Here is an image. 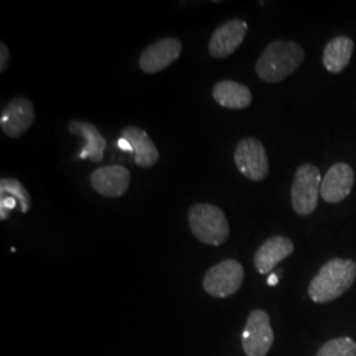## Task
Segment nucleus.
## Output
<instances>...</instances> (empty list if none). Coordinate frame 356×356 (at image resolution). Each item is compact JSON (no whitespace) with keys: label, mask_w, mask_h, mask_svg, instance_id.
<instances>
[{"label":"nucleus","mask_w":356,"mask_h":356,"mask_svg":"<svg viewBox=\"0 0 356 356\" xmlns=\"http://www.w3.org/2000/svg\"><path fill=\"white\" fill-rule=\"evenodd\" d=\"M317 356H356V342L348 337L331 339L319 348Z\"/></svg>","instance_id":"19"},{"label":"nucleus","mask_w":356,"mask_h":356,"mask_svg":"<svg viewBox=\"0 0 356 356\" xmlns=\"http://www.w3.org/2000/svg\"><path fill=\"white\" fill-rule=\"evenodd\" d=\"M294 251V244L286 236H272L263 243L254 256V268L259 273L267 275L280 264L284 259L291 256Z\"/></svg>","instance_id":"13"},{"label":"nucleus","mask_w":356,"mask_h":356,"mask_svg":"<svg viewBox=\"0 0 356 356\" xmlns=\"http://www.w3.org/2000/svg\"><path fill=\"white\" fill-rule=\"evenodd\" d=\"M354 49H355V44L350 38L337 36L331 38L325 47L323 58H322L327 72L334 74L343 72L351 61Z\"/></svg>","instance_id":"17"},{"label":"nucleus","mask_w":356,"mask_h":356,"mask_svg":"<svg viewBox=\"0 0 356 356\" xmlns=\"http://www.w3.org/2000/svg\"><path fill=\"white\" fill-rule=\"evenodd\" d=\"M10 65V51L4 42H0V73H4Z\"/></svg>","instance_id":"20"},{"label":"nucleus","mask_w":356,"mask_h":356,"mask_svg":"<svg viewBox=\"0 0 356 356\" xmlns=\"http://www.w3.org/2000/svg\"><path fill=\"white\" fill-rule=\"evenodd\" d=\"M118 145H119V148H120V149H123V151H126V152H134V149H132L131 144H129L126 139H123V138H120V139H119V141H118Z\"/></svg>","instance_id":"21"},{"label":"nucleus","mask_w":356,"mask_h":356,"mask_svg":"<svg viewBox=\"0 0 356 356\" xmlns=\"http://www.w3.org/2000/svg\"><path fill=\"white\" fill-rule=\"evenodd\" d=\"M248 26L244 20L232 19L218 26L209 42V53L213 58H226L242 45Z\"/></svg>","instance_id":"11"},{"label":"nucleus","mask_w":356,"mask_h":356,"mask_svg":"<svg viewBox=\"0 0 356 356\" xmlns=\"http://www.w3.org/2000/svg\"><path fill=\"white\" fill-rule=\"evenodd\" d=\"M213 98L218 104L229 110H243L252 102L251 90L235 81L218 82L213 89Z\"/></svg>","instance_id":"16"},{"label":"nucleus","mask_w":356,"mask_h":356,"mask_svg":"<svg viewBox=\"0 0 356 356\" xmlns=\"http://www.w3.org/2000/svg\"><path fill=\"white\" fill-rule=\"evenodd\" d=\"M356 279L355 261L350 259H331L319 269L309 284V297L313 302L327 304L347 292Z\"/></svg>","instance_id":"2"},{"label":"nucleus","mask_w":356,"mask_h":356,"mask_svg":"<svg viewBox=\"0 0 356 356\" xmlns=\"http://www.w3.org/2000/svg\"><path fill=\"white\" fill-rule=\"evenodd\" d=\"M69 132L85 139V147L78 154L79 159H89L92 163H101L103 153L107 147V141L101 135L98 128L90 122L72 120L67 124Z\"/></svg>","instance_id":"14"},{"label":"nucleus","mask_w":356,"mask_h":356,"mask_svg":"<svg viewBox=\"0 0 356 356\" xmlns=\"http://www.w3.org/2000/svg\"><path fill=\"white\" fill-rule=\"evenodd\" d=\"M90 184L102 197L119 198L131 185V173L126 166H101L91 173Z\"/></svg>","instance_id":"10"},{"label":"nucleus","mask_w":356,"mask_h":356,"mask_svg":"<svg viewBox=\"0 0 356 356\" xmlns=\"http://www.w3.org/2000/svg\"><path fill=\"white\" fill-rule=\"evenodd\" d=\"M0 195H10L16 201H19L20 211L24 214L29 211L32 206L29 193L16 178L3 177L0 179Z\"/></svg>","instance_id":"18"},{"label":"nucleus","mask_w":356,"mask_h":356,"mask_svg":"<svg viewBox=\"0 0 356 356\" xmlns=\"http://www.w3.org/2000/svg\"><path fill=\"white\" fill-rule=\"evenodd\" d=\"M321 172L313 164L300 166L293 179L292 206L298 216H307L314 213L321 195Z\"/></svg>","instance_id":"4"},{"label":"nucleus","mask_w":356,"mask_h":356,"mask_svg":"<svg viewBox=\"0 0 356 356\" xmlns=\"http://www.w3.org/2000/svg\"><path fill=\"white\" fill-rule=\"evenodd\" d=\"M122 138L131 144L135 153V163L141 168H151L159 161L160 153L148 134L139 127H127L122 131Z\"/></svg>","instance_id":"15"},{"label":"nucleus","mask_w":356,"mask_h":356,"mask_svg":"<svg viewBox=\"0 0 356 356\" xmlns=\"http://www.w3.org/2000/svg\"><path fill=\"white\" fill-rule=\"evenodd\" d=\"M35 118L33 103L24 97H17L4 107L0 118V127L7 136L16 139L32 127Z\"/></svg>","instance_id":"8"},{"label":"nucleus","mask_w":356,"mask_h":356,"mask_svg":"<svg viewBox=\"0 0 356 356\" xmlns=\"http://www.w3.org/2000/svg\"><path fill=\"white\" fill-rule=\"evenodd\" d=\"M277 282H279V277H277V275L270 273V276H269V279H268V285L273 286V285H276Z\"/></svg>","instance_id":"22"},{"label":"nucleus","mask_w":356,"mask_h":356,"mask_svg":"<svg viewBox=\"0 0 356 356\" xmlns=\"http://www.w3.org/2000/svg\"><path fill=\"white\" fill-rule=\"evenodd\" d=\"M191 234L207 245H222L229 239V227L223 210L216 204H197L188 214Z\"/></svg>","instance_id":"3"},{"label":"nucleus","mask_w":356,"mask_h":356,"mask_svg":"<svg viewBox=\"0 0 356 356\" xmlns=\"http://www.w3.org/2000/svg\"><path fill=\"white\" fill-rule=\"evenodd\" d=\"M182 51L181 41L175 38H165L153 42L140 54L139 65L147 74H154L177 61Z\"/></svg>","instance_id":"9"},{"label":"nucleus","mask_w":356,"mask_h":356,"mask_svg":"<svg viewBox=\"0 0 356 356\" xmlns=\"http://www.w3.org/2000/svg\"><path fill=\"white\" fill-rule=\"evenodd\" d=\"M305 51L294 41H272L256 61V74L267 83H277L302 65Z\"/></svg>","instance_id":"1"},{"label":"nucleus","mask_w":356,"mask_h":356,"mask_svg":"<svg viewBox=\"0 0 356 356\" xmlns=\"http://www.w3.org/2000/svg\"><path fill=\"white\" fill-rule=\"evenodd\" d=\"M275 341L270 319L264 310L256 309L248 316L242 343L247 356H267Z\"/></svg>","instance_id":"7"},{"label":"nucleus","mask_w":356,"mask_h":356,"mask_svg":"<svg viewBox=\"0 0 356 356\" xmlns=\"http://www.w3.org/2000/svg\"><path fill=\"white\" fill-rule=\"evenodd\" d=\"M244 280V268L238 260L227 259L210 268L204 277V289L216 298L238 292Z\"/></svg>","instance_id":"5"},{"label":"nucleus","mask_w":356,"mask_h":356,"mask_svg":"<svg viewBox=\"0 0 356 356\" xmlns=\"http://www.w3.org/2000/svg\"><path fill=\"white\" fill-rule=\"evenodd\" d=\"M234 160L239 172L251 181H263L269 173L266 148L254 138H244L236 144Z\"/></svg>","instance_id":"6"},{"label":"nucleus","mask_w":356,"mask_h":356,"mask_svg":"<svg viewBox=\"0 0 356 356\" xmlns=\"http://www.w3.org/2000/svg\"><path fill=\"white\" fill-rule=\"evenodd\" d=\"M355 182L354 169L346 163L331 166L321 184V197L329 204H338L346 200Z\"/></svg>","instance_id":"12"}]
</instances>
